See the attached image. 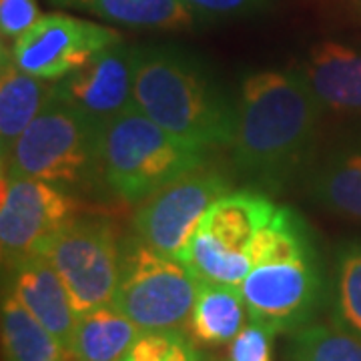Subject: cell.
Wrapping results in <instances>:
<instances>
[{
    "mask_svg": "<svg viewBox=\"0 0 361 361\" xmlns=\"http://www.w3.org/2000/svg\"><path fill=\"white\" fill-rule=\"evenodd\" d=\"M233 133V163L247 179L281 187L311 153L322 103L299 71H259L243 78Z\"/></svg>",
    "mask_w": 361,
    "mask_h": 361,
    "instance_id": "1",
    "label": "cell"
},
{
    "mask_svg": "<svg viewBox=\"0 0 361 361\" xmlns=\"http://www.w3.org/2000/svg\"><path fill=\"white\" fill-rule=\"evenodd\" d=\"M275 209L265 195L229 191L207 211L180 261L201 281L239 287L253 267L251 245Z\"/></svg>",
    "mask_w": 361,
    "mask_h": 361,
    "instance_id": "7",
    "label": "cell"
},
{
    "mask_svg": "<svg viewBox=\"0 0 361 361\" xmlns=\"http://www.w3.org/2000/svg\"><path fill=\"white\" fill-rule=\"evenodd\" d=\"M118 42L123 39L111 26L52 13L42 14L37 25L14 40L8 54L14 65L28 75L61 80Z\"/></svg>",
    "mask_w": 361,
    "mask_h": 361,
    "instance_id": "11",
    "label": "cell"
},
{
    "mask_svg": "<svg viewBox=\"0 0 361 361\" xmlns=\"http://www.w3.org/2000/svg\"><path fill=\"white\" fill-rule=\"evenodd\" d=\"M289 361H361V337L339 325L307 323L291 331Z\"/></svg>",
    "mask_w": 361,
    "mask_h": 361,
    "instance_id": "21",
    "label": "cell"
},
{
    "mask_svg": "<svg viewBox=\"0 0 361 361\" xmlns=\"http://www.w3.org/2000/svg\"><path fill=\"white\" fill-rule=\"evenodd\" d=\"M8 291L63 343L68 355L78 315L61 275L52 267L49 257L37 255L14 267L11 271Z\"/></svg>",
    "mask_w": 361,
    "mask_h": 361,
    "instance_id": "13",
    "label": "cell"
},
{
    "mask_svg": "<svg viewBox=\"0 0 361 361\" xmlns=\"http://www.w3.org/2000/svg\"><path fill=\"white\" fill-rule=\"evenodd\" d=\"M323 109L361 115V49L323 40L313 44L301 66Z\"/></svg>",
    "mask_w": 361,
    "mask_h": 361,
    "instance_id": "14",
    "label": "cell"
},
{
    "mask_svg": "<svg viewBox=\"0 0 361 361\" xmlns=\"http://www.w3.org/2000/svg\"><path fill=\"white\" fill-rule=\"evenodd\" d=\"M39 14L37 0H0V35L2 39L16 40L32 25H37Z\"/></svg>",
    "mask_w": 361,
    "mask_h": 361,
    "instance_id": "25",
    "label": "cell"
},
{
    "mask_svg": "<svg viewBox=\"0 0 361 361\" xmlns=\"http://www.w3.org/2000/svg\"><path fill=\"white\" fill-rule=\"evenodd\" d=\"M4 361H66L63 343L11 293L2 297Z\"/></svg>",
    "mask_w": 361,
    "mask_h": 361,
    "instance_id": "20",
    "label": "cell"
},
{
    "mask_svg": "<svg viewBox=\"0 0 361 361\" xmlns=\"http://www.w3.org/2000/svg\"><path fill=\"white\" fill-rule=\"evenodd\" d=\"M331 315L336 325L361 337V239L337 249Z\"/></svg>",
    "mask_w": 361,
    "mask_h": 361,
    "instance_id": "22",
    "label": "cell"
},
{
    "mask_svg": "<svg viewBox=\"0 0 361 361\" xmlns=\"http://www.w3.org/2000/svg\"><path fill=\"white\" fill-rule=\"evenodd\" d=\"M56 8L78 11L106 23L149 28L183 30L191 28L199 16L183 0H47Z\"/></svg>",
    "mask_w": 361,
    "mask_h": 361,
    "instance_id": "16",
    "label": "cell"
},
{
    "mask_svg": "<svg viewBox=\"0 0 361 361\" xmlns=\"http://www.w3.org/2000/svg\"><path fill=\"white\" fill-rule=\"evenodd\" d=\"M199 279L180 259L142 239L121 245V271L113 305L142 331L180 329L193 313Z\"/></svg>",
    "mask_w": 361,
    "mask_h": 361,
    "instance_id": "6",
    "label": "cell"
},
{
    "mask_svg": "<svg viewBox=\"0 0 361 361\" xmlns=\"http://www.w3.org/2000/svg\"><path fill=\"white\" fill-rule=\"evenodd\" d=\"M357 2H360V4H361V0H357Z\"/></svg>",
    "mask_w": 361,
    "mask_h": 361,
    "instance_id": "27",
    "label": "cell"
},
{
    "mask_svg": "<svg viewBox=\"0 0 361 361\" xmlns=\"http://www.w3.org/2000/svg\"><path fill=\"white\" fill-rule=\"evenodd\" d=\"M44 255L61 275L77 315L113 303L121 271V243L106 221H71Z\"/></svg>",
    "mask_w": 361,
    "mask_h": 361,
    "instance_id": "9",
    "label": "cell"
},
{
    "mask_svg": "<svg viewBox=\"0 0 361 361\" xmlns=\"http://www.w3.org/2000/svg\"><path fill=\"white\" fill-rule=\"evenodd\" d=\"M247 322L249 311L239 287L199 279L197 299L189 319L191 334L199 343L211 348L231 343Z\"/></svg>",
    "mask_w": 361,
    "mask_h": 361,
    "instance_id": "18",
    "label": "cell"
},
{
    "mask_svg": "<svg viewBox=\"0 0 361 361\" xmlns=\"http://www.w3.org/2000/svg\"><path fill=\"white\" fill-rule=\"evenodd\" d=\"M101 177L125 203H142L195 169L205 167V151L179 141L139 106L111 118L101 129Z\"/></svg>",
    "mask_w": 361,
    "mask_h": 361,
    "instance_id": "4",
    "label": "cell"
},
{
    "mask_svg": "<svg viewBox=\"0 0 361 361\" xmlns=\"http://www.w3.org/2000/svg\"><path fill=\"white\" fill-rule=\"evenodd\" d=\"M275 331L249 319L229 345V361H271Z\"/></svg>",
    "mask_w": 361,
    "mask_h": 361,
    "instance_id": "24",
    "label": "cell"
},
{
    "mask_svg": "<svg viewBox=\"0 0 361 361\" xmlns=\"http://www.w3.org/2000/svg\"><path fill=\"white\" fill-rule=\"evenodd\" d=\"M56 80L32 77L14 65L2 49L0 65V153L6 155L16 139L40 115L54 94Z\"/></svg>",
    "mask_w": 361,
    "mask_h": 361,
    "instance_id": "15",
    "label": "cell"
},
{
    "mask_svg": "<svg viewBox=\"0 0 361 361\" xmlns=\"http://www.w3.org/2000/svg\"><path fill=\"white\" fill-rule=\"evenodd\" d=\"M229 191V180L221 173L195 169L139 203L133 233L159 251L183 259L207 211Z\"/></svg>",
    "mask_w": 361,
    "mask_h": 361,
    "instance_id": "10",
    "label": "cell"
},
{
    "mask_svg": "<svg viewBox=\"0 0 361 361\" xmlns=\"http://www.w3.org/2000/svg\"><path fill=\"white\" fill-rule=\"evenodd\" d=\"M121 361H203L199 349L180 329L141 331Z\"/></svg>",
    "mask_w": 361,
    "mask_h": 361,
    "instance_id": "23",
    "label": "cell"
},
{
    "mask_svg": "<svg viewBox=\"0 0 361 361\" xmlns=\"http://www.w3.org/2000/svg\"><path fill=\"white\" fill-rule=\"evenodd\" d=\"M197 16L205 18H235L265 8L269 0H183Z\"/></svg>",
    "mask_w": 361,
    "mask_h": 361,
    "instance_id": "26",
    "label": "cell"
},
{
    "mask_svg": "<svg viewBox=\"0 0 361 361\" xmlns=\"http://www.w3.org/2000/svg\"><path fill=\"white\" fill-rule=\"evenodd\" d=\"M253 267L239 285L249 319L275 334L307 325L327 287L310 227L289 207H277L251 245Z\"/></svg>",
    "mask_w": 361,
    "mask_h": 361,
    "instance_id": "3",
    "label": "cell"
},
{
    "mask_svg": "<svg viewBox=\"0 0 361 361\" xmlns=\"http://www.w3.org/2000/svg\"><path fill=\"white\" fill-rule=\"evenodd\" d=\"M142 329L113 303L78 315L68 349L73 361H121Z\"/></svg>",
    "mask_w": 361,
    "mask_h": 361,
    "instance_id": "17",
    "label": "cell"
},
{
    "mask_svg": "<svg viewBox=\"0 0 361 361\" xmlns=\"http://www.w3.org/2000/svg\"><path fill=\"white\" fill-rule=\"evenodd\" d=\"M77 199L47 180L2 175L0 251L4 269L44 255L54 237L77 219Z\"/></svg>",
    "mask_w": 361,
    "mask_h": 361,
    "instance_id": "8",
    "label": "cell"
},
{
    "mask_svg": "<svg viewBox=\"0 0 361 361\" xmlns=\"http://www.w3.org/2000/svg\"><path fill=\"white\" fill-rule=\"evenodd\" d=\"M133 94L139 111L179 141L203 151L231 145L237 103L187 52L135 49Z\"/></svg>",
    "mask_w": 361,
    "mask_h": 361,
    "instance_id": "2",
    "label": "cell"
},
{
    "mask_svg": "<svg viewBox=\"0 0 361 361\" xmlns=\"http://www.w3.org/2000/svg\"><path fill=\"white\" fill-rule=\"evenodd\" d=\"M310 197L336 215L361 221V142L331 153L311 173Z\"/></svg>",
    "mask_w": 361,
    "mask_h": 361,
    "instance_id": "19",
    "label": "cell"
},
{
    "mask_svg": "<svg viewBox=\"0 0 361 361\" xmlns=\"http://www.w3.org/2000/svg\"><path fill=\"white\" fill-rule=\"evenodd\" d=\"M135 49L118 42L99 52L90 63L54 82V97L78 109L103 129L116 115L135 106L133 94Z\"/></svg>",
    "mask_w": 361,
    "mask_h": 361,
    "instance_id": "12",
    "label": "cell"
},
{
    "mask_svg": "<svg viewBox=\"0 0 361 361\" xmlns=\"http://www.w3.org/2000/svg\"><path fill=\"white\" fill-rule=\"evenodd\" d=\"M101 129L52 94L49 104L2 155V175L28 177L66 191L89 187L101 175Z\"/></svg>",
    "mask_w": 361,
    "mask_h": 361,
    "instance_id": "5",
    "label": "cell"
}]
</instances>
